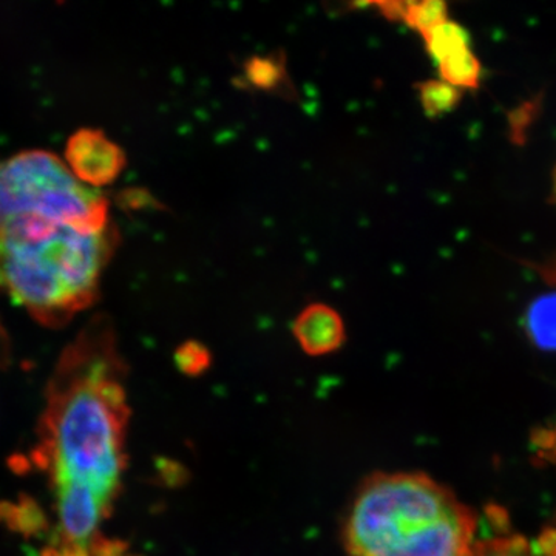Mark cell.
<instances>
[{"label":"cell","mask_w":556,"mask_h":556,"mask_svg":"<svg viewBox=\"0 0 556 556\" xmlns=\"http://www.w3.org/2000/svg\"><path fill=\"white\" fill-rule=\"evenodd\" d=\"M175 365L186 376H200L211 368V351L197 340H188L175 351Z\"/></svg>","instance_id":"4fadbf2b"},{"label":"cell","mask_w":556,"mask_h":556,"mask_svg":"<svg viewBox=\"0 0 556 556\" xmlns=\"http://www.w3.org/2000/svg\"><path fill=\"white\" fill-rule=\"evenodd\" d=\"M123 199H126L127 203L131 204L134 208H161V203L155 197L150 195L148 190L144 189H131L123 193Z\"/></svg>","instance_id":"9a60e30c"},{"label":"cell","mask_w":556,"mask_h":556,"mask_svg":"<svg viewBox=\"0 0 556 556\" xmlns=\"http://www.w3.org/2000/svg\"><path fill=\"white\" fill-rule=\"evenodd\" d=\"M448 20L447 3L441 0H426V2H408L404 21L409 28L420 33L430 31L439 24Z\"/></svg>","instance_id":"7c38bea8"},{"label":"cell","mask_w":556,"mask_h":556,"mask_svg":"<svg viewBox=\"0 0 556 556\" xmlns=\"http://www.w3.org/2000/svg\"><path fill=\"white\" fill-rule=\"evenodd\" d=\"M420 105L428 118H439L447 115L459 105L463 90L450 86L442 79L424 80L417 86Z\"/></svg>","instance_id":"30bf717a"},{"label":"cell","mask_w":556,"mask_h":556,"mask_svg":"<svg viewBox=\"0 0 556 556\" xmlns=\"http://www.w3.org/2000/svg\"><path fill=\"white\" fill-rule=\"evenodd\" d=\"M439 76L456 89H478L481 84L482 65L471 50L457 53L438 65Z\"/></svg>","instance_id":"9c48e42d"},{"label":"cell","mask_w":556,"mask_h":556,"mask_svg":"<svg viewBox=\"0 0 556 556\" xmlns=\"http://www.w3.org/2000/svg\"><path fill=\"white\" fill-rule=\"evenodd\" d=\"M422 38L427 53L437 67L448 58L471 50V38L466 28L450 20L424 33Z\"/></svg>","instance_id":"ba28073f"},{"label":"cell","mask_w":556,"mask_h":556,"mask_svg":"<svg viewBox=\"0 0 556 556\" xmlns=\"http://www.w3.org/2000/svg\"><path fill=\"white\" fill-rule=\"evenodd\" d=\"M118 240L101 193L0 212V294L39 324L64 327L100 295Z\"/></svg>","instance_id":"7a4b0ae2"},{"label":"cell","mask_w":556,"mask_h":556,"mask_svg":"<svg viewBox=\"0 0 556 556\" xmlns=\"http://www.w3.org/2000/svg\"><path fill=\"white\" fill-rule=\"evenodd\" d=\"M40 556H135L127 554V548L124 544L113 543V541L105 540L101 536L93 546L89 548H75L64 547L56 544V546L47 548Z\"/></svg>","instance_id":"5bb4252c"},{"label":"cell","mask_w":556,"mask_h":556,"mask_svg":"<svg viewBox=\"0 0 556 556\" xmlns=\"http://www.w3.org/2000/svg\"><path fill=\"white\" fill-rule=\"evenodd\" d=\"M470 556H540L525 538L515 533L477 540Z\"/></svg>","instance_id":"8fae6325"},{"label":"cell","mask_w":556,"mask_h":556,"mask_svg":"<svg viewBox=\"0 0 556 556\" xmlns=\"http://www.w3.org/2000/svg\"><path fill=\"white\" fill-rule=\"evenodd\" d=\"M478 519L422 473H375L358 486L343 527L348 556H470Z\"/></svg>","instance_id":"3957f363"},{"label":"cell","mask_w":556,"mask_h":556,"mask_svg":"<svg viewBox=\"0 0 556 556\" xmlns=\"http://www.w3.org/2000/svg\"><path fill=\"white\" fill-rule=\"evenodd\" d=\"M65 160L75 177L90 188L112 185L126 167V153L102 130L80 129L70 137Z\"/></svg>","instance_id":"277c9868"},{"label":"cell","mask_w":556,"mask_h":556,"mask_svg":"<svg viewBox=\"0 0 556 556\" xmlns=\"http://www.w3.org/2000/svg\"><path fill=\"white\" fill-rule=\"evenodd\" d=\"M124 376L102 316L65 348L51 375L31 460L53 492L60 546H93L119 495L130 419Z\"/></svg>","instance_id":"6da1fadb"},{"label":"cell","mask_w":556,"mask_h":556,"mask_svg":"<svg viewBox=\"0 0 556 556\" xmlns=\"http://www.w3.org/2000/svg\"><path fill=\"white\" fill-rule=\"evenodd\" d=\"M295 339L308 356L320 357L334 353L345 342L346 332L343 318L325 303L306 306L295 318Z\"/></svg>","instance_id":"5b68a950"},{"label":"cell","mask_w":556,"mask_h":556,"mask_svg":"<svg viewBox=\"0 0 556 556\" xmlns=\"http://www.w3.org/2000/svg\"><path fill=\"white\" fill-rule=\"evenodd\" d=\"M526 331L533 345L556 351V291L533 300L526 313Z\"/></svg>","instance_id":"52a82bcc"},{"label":"cell","mask_w":556,"mask_h":556,"mask_svg":"<svg viewBox=\"0 0 556 556\" xmlns=\"http://www.w3.org/2000/svg\"><path fill=\"white\" fill-rule=\"evenodd\" d=\"M244 86L249 89L266 91V93H287L292 90L289 80L287 62L283 54H266V56L249 58L241 73Z\"/></svg>","instance_id":"8992f818"},{"label":"cell","mask_w":556,"mask_h":556,"mask_svg":"<svg viewBox=\"0 0 556 556\" xmlns=\"http://www.w3.org/2000/svg\"><path fill=\"white\" fill-rule=\"evenodd\" d=\"M554 192H555V199H556V167L554 172Z\"/></svg>","instance_id":"e0dca14e"},{"label":"cell","mask_w":556,"mask_h":556,"mask_svg":"<svg viewBox=\"0 0 556 556\" xmlns=\"http://www.w3.org/2000/svg\"><path fill=\"white\" fill-rule=\"evenodd\" d=\"M536 552L540 556H556V526L543 533Z\"/></svg>","instance_id":"2e32d148"}]
</instances>
